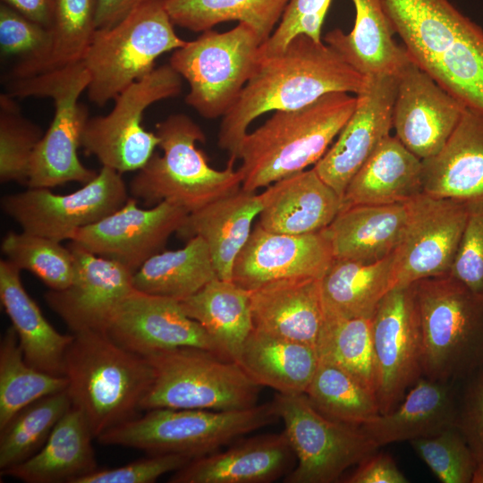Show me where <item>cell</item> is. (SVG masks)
Returning <instances> with one entry per match:
<instances>
[{
	"mask_svg": "<svg viewBox=\"0 0 483 483\" xmlns=\"http://www.w3.org/2000/svg\"><path fill=\"white\" fill-rule=\"evenodd\" d=\"M367 80L325 42L299 35L283 51L262 54L239 98L222 117L218 147L236 161L248 128L258 116L301 108L332 92L357 95Z\"/></svg>",
	"mask_w": 483,
	"mask_h": 483,
	"instance_id": "1",
	"label": "cell"
},
{
	"mask_svg": "<svg viewBox=\"0 0 483 483\" xmlns=\"http://www.w3.org/2000/svg\"><path fill=\"white\" fill-rule=\"evenodd\" d=\"M410 59L483 117V30L449 0H383Z\"/></svg>",
	"mask_w": 483,
	"mask_h": 483,
	"instance_id": "2",
	"label": "cell"
},
{
	"mask_svg": "<svg viewBox=\"0 0 483 483\" xmlns=\"http://www.w3.org/2000/svg\"><path fill=\"white\" fill-rule=\"evenodd\" d=\"M355 106L356 96L332 92L301 108L274 112L241 143L242 188L257 191L315 165Z\"/></svg>",
	"mask_w": 483,
	"mask_h": 483,
	"instance_id": "3",
	"label": "cell"
},
{
	"mask_svg": "<svg viewBox=\"0 0 483 483\" xmlns=\"http://www.w3.org/2000/svg\"><path fill=\"white\" fill-rule=\"evenodd\" d=\"M72 334L64 356L66 390L97 438L137 417L154 369L146 357L122 347L106 331Z\"/></svg>",
	"mask_w": 483,
	"mask_h": 483,
	"instance_id": "4",
	"label": "cell"
},
{
	"mask_svg": "<svg viewBox=\"0 0 483 483\" xmlns=\"http://www.w3.org/2000/svg\"><path fill=\"white\" fill-rule=\"evenodd\" d=\"M158 147L131 179V197L148 206L170 201L189 213L230 195L242 188V174L234 169V160L217 170L208 165L206 155L197 148L206 136L188 115L174 114L156 125Z\"/></svg>",
	"mask_w": 483,
	"mask_h": 483,
	"instance_id": "5",
	"label": "cell"
},
{
	"mask_svg": "<svg viewBox=\"0 0 483 483\" xmlns=\"http://www.w3.org/2000/svg\"><path fill=\"white\" fill-rule=\"evenodd\" d=\"M413 286L422 334V377L463 382L483 368V294L449 275Z\"/></svg>",
	"mask_w": 483,
	"mask_h": 483,
	"instance_id": "6",
	"label": "cell"
},
{
	"mask_svg": "<svg viewBox=\"0 0 483 483\" xmlns=\"http://www.w3.org/2000/svg\"><path fill=\"white\" fill-rule=\"evenodd\" d=\"M279 419L274 400L236 411L157 408L102 433V445L196 459Z\"/></svg>",
	"mask_w": 483,
	"mask_h": 483,
	"instance_id": "7",
	"label": "cell"
},
{
	"mask_svg": "<svg viewBox=\"0 0 483 483\" xmlns=\"http://www.w3.org/2000/svg\"><path fill=\"white\" fill-rule=\"evenodd\" d=\"M90 80L83 60L34 76L9 81L13 97H49L54 102L52 122L33 154L28 187L54 188L66 182L85 184L97 172L86 167L78 149L89 120V112L80 96Z\"/></svg>",
	"mask_w": 483,
	"mask_h": 483,
	"instance_id": "8",
	"label": "cell"
},
{
	"mask_svg": "<svg viewBox=\"0 0 483 483\" xmlns=\"http://www.w3.org/2000/svg\"><path fill=\"white\" fill-rule=\"evenodd\" d=\"M164 0H149L116 24L97 29L83 62L89 99L102 106L151 72L156 60L187 41L174 28Z\"/></svg>",
	"mask_w": 483,
	"mask_h": 483,
	"instance_id": "9",
	"label": "cell"
},
{
	"mask_svg": "<svg viewBox=\"0 0 483 483\" xmlns=\"http://www.w3.org/2000/svg\"><path fill=\"white\" fill-rule=\"evenodd\" d=\"M154 381L140 411L157 408L236 411L257 405L261 386L233 360L194 347L146 357Z\"/></svg>",
	"mask_w": 483,
	"mask_h": 483,
	"instance_id": "10",
	"label": "cell"
},
{
	"mask_svg": "<svg viewBox=\"0 0 483 483\" xmlns=\"http://www.w3.org/2000/svg\"><path fill=\"white\" fill-rule=\"evenodd\" d=\"M263 42L239 22L218 32L208 30L174 50L169 64L189 84L185 101L207 119L223 117L255 72Z\"/></svg>",
	"mask_w": 483,
	"mask_h": 483,
	"instance_id": "11",
	"label": "cell"
},
{
	"mask_svg": "<svg viewBox=\"0 0 483 483\" xmlns=\"http://www.w3.org/2000/svg\"><path fill=\"white\" fill-rule=\"evenodd\" d=\"M298 463L286 483H335L343 472L378 450L359 426L318 411L305 394H276L273 399Z\"/></svg>",
	"mask_w": 483,
	"mask_h": 483,
	"instance_id": "12",
	"label": "cell"
},
{
	"mask_svg": "<svg viewBox=\"0 0 483 483\" xmlns=\"http://www.w3.org/2000/svg\"><path fill=\"white\" fill-rule=\"evenodd\" d=\"M182 77L169 64L156 67L114 99L106 115L89 118L81 138L86 154L120 174L141 169L158 147L156 132L142 126L145 110L181 93Z\"/></svg>",
	"mask_w": 483,
	"mask_h": 483,
	"instance_id": "13",
	"label": "cell"
},
{
	"mask_svg": "<svg viewBox=\"0 0 483 483\" xmlns=\"http://www.w3.org/2000/svg\"><path fill=\"white\" fill-rule=\"evenodd\" d=\"M129 199L122 174L106 166L79 190L65 195L49 188H30L4 196L3 211L22 231L71 241L74 233L120 208Z\"/></svg>",
	"mask_w": 483,
	"mask_h": 483,
	"instance_id": "14",
	"label": "cell"
},
{
	"mask_svg": "<svg viewBox=\"0 0 483 483\" xmlns=\"http://www.w3.org/2000/svg\"><path fill=\"white\" fill-rule=\"evenodd\" d=\"M379 412L395 408L423 376V344L413 284L394 287L371 317Z\"/></svg>",
	"mask_w": 483,
	"mask_h": 483,
	"instance_id": "15",
	"label": "cell"
},
{
	"mask_svg": "<svg viewBox=\"0 0 483 483\" xmlns=\"http://www.w3.org/2000/svg\"><path fill=\"white\" fill-rule=\"evenodd\" d=\"M407 206L405 231L394 251L395 287L449 275L468 216V200L424 192Z\"/></svg>",
	"mask_w": 483,
	"mask_h": 483,
	"instance_id": "16",
	"label": "cell"
},
{
	"mask_svg": "<svg viewBox=\"0 0 483 483\" xmlns=\"http://www.w3.org/2000/svg\"><path fill=\"white\" fill-rule=\"evenodd\" d=\"M188 215L186 209L170 201L141 208L137 199L129 197L117 210L76 231L70 242L94 255L118 262L134 273L147 259L161 251Z\"/></svg>",
	"mask_w": 483,
	"mask_h": 483,
	"instance_id": "17",
	"label": "cell"
},
{
	"mask_svg": "<svg viewBox=\"0 0 483 483\" xmlns=\"http://www.w3.org/2000/svg\"><path fill=\"white\" fill-rule=\"evenodd\" d=\"M397 76L368 77L354 110L335 142L314 165L320 178L342 199L360 167L390 135Z\"/></svg>",
	"mask_w": 483,
	"mask_h": 483,
	"instance_id": "18",
	"label": "cell"
},
{
	"mask_svg": "<svg viewBox=\"0 0 483 483\" xmlns=\"http://www.w3.org/2000/svg\"><path fill=\"white\" fill-rule=\"evenodd\" d=\"M106 332L122 347L144 357L182 347L223 357L216 342L184 312L179 301L136 290L117 307Z\"/></svg>",
	"mask_w": 483,
	"mask_h": 483,
	"instance_id": "19",
	"label": "cell"
},
{
	"mask_svg": "<svg viewBox=\"0 0 483 483\" xmlns=\"http://www.w3.org/2000/svg\"><path fill=\"white\" fill-rule=\"evenodd\" d=\"M68 247L74 257L72 281L63 290L47 292L45 301L72 333L106 331L117 307L134 290L133 272L72 242Z\"/></svg>",
	"mask_w": 483,
	"mask_h": 483,
	"instance_id": "20",
	"label": "cell"
},
{
	"mask_svg": "<svg viewBox=\"0 0 483 483\" xmlns=\"http://www.w3.org/2000/svg\"><path fill=\"white\" fill-rule=\"evenodd\" d=\"M333 260L325 229L285 234L266 231L257 224L234 262L232 281L252 291L281 280L321 279Z\"/></svg>",
	"mask_w": 483,
	"mask_h": 483,
	"instance_id": "21",
	"label": "cell"
},
{
	"mask_svg": "<svg viewBox=\"0 0 483 483\" xmlns=\"http://www.w3.org/2000/svg\"><path fill=\"white\" fill-rule=\"evenodd\" d=\"M465 108L411 60L397 75L393 128L421 160L443 148Z\"/></svg>",
	"mask_w": 483,
	"mask_h": 483,
	"instance_id": "22",
	"label": "cell"
},
{
	"mask_svg": "<svg viewBox=\"0 0 483 483\" xmlns=\"http://www.w3.org/2000/svg\"><path fill=\"white\" fill-rule=\"evenodd\" d=\"M295 454L283 431L236 439L225 451L192 459L169 483H269L288 474Z\"/></svg>",
	"mask_w": 483,
	"mask_h": 483,
	"instance_id": "23",
	"label": "cell"
},
{
	"mask_svg": "<svg viewBox=\"0 0 483 483\" xmlns=\"http://www.w3.org/2000/svg\"><path fill=\"white\" fill-rule=\"evenodd\" d=\"M259 193L258 225L285 234H306L326 228L341 210L342 199L314 168L282 178Z\"/></svg>",
	"mask_w": 483,
	"mask_h": 483,
	"instance_id": "24",
	"label": "cell"
},
{
	"mask_svg": "<svg viewBox=\"0 0 483 483\" xmlns=\"http://www.w3.org/2000/svg\"><path fill=\"white\" fill-rule=\"evenodd\" d=\"M250 293L254 328L317 347L325 321L320 279L276 281Z\"/></svg>",
	"mask_w": 483,
	"mask_h": 483,
	"instance_id": "25",
	"label": "cell"
},
{
	"mask_svg": "<svg viewBox=\"0 0 483 483\" xmlns=\"http://www.w3.org/2000/svg\"><path fill=\"white\" fill-rule=\"evenodd\" d=\"M458 394L455 382L421 377L400 403L360 426L380 447L429 436L455 425Z\"/></svg>",
	"mask_w": 483,
	"mask_h": 483,
	"instance_id": "26",
	"label": "cell"
},
{
	"mask_svg": "<svg viewBox=\"0 0 483 483\" xmlns=\"http://www.w3.org/2000/svg\"><path fill=\"white\" fill-rule=\"evenodd\" d=\"M422 183L423 192L433 197H483V117L464 109L443 148L422 160Z\"/></svg>",
	"mask_w": 483,
	"mask_h": 483,
	"instance_id": "27",
	"label": "cell"
},
{
	"mask_svg": "<svg viewBox=\"0 0 483 483\" xmlns=\"http://www.w3.org/2000/svg\"><path fill=\"white\" fill-rule=\"evenodd\" d=\"M355 20L349 33L335 29L324 42L365 77L397 76L411 60L394 38L395 30L383 0H351Z\"/></svg>",
	"mask_w": 483,
	"mask_h": 483,
	"instance_id": "28",
	"label": "cell"
},
{
	"mask_svg": "<svg viewBox=\"0 0 483 483\" xmlns=\"http://www.w3.org/2000/svg\"><path fill=\"white\" fill-rule=\"evenodd\" d=\"M261 208L259 193L241 188L189 213L176 233L187 240L200 236L207 243L218 278L232 280L234 262Z\"/></svg>",
	"mask_w": 483,
	"mask_h": 483,
	"instance_id": "29",
	"label": "cell"
},
{
	"mask_svg": "<svg viewBox=\"0 0 483 483\" xmlns=\"http://www.w3.org/2000/svg\"><path fill=\"white\" fill-rule=\"evenodd\" d=\"M407 202L340 210L325 228L334 259L374 263L394 253L405 231Z\"/></svg>",
	"mask_w": 483,
	"mask_h": 483,
	"instance_id": "30",
	"label": "cell"
},
{
	"mask_svg": "<svg viewBox=\"0 0 483 483\" xmlns=\"http://www.w3.org/2000/svg\"><path fill=\"white\" fill-rule=\"evenodd\" d=\"M93 438L85 416L72 405L38 452L1 475L25 483H75L98 469Z\"/></svg>",
	"mask_w": 483,
	"mask_h": 483,
	"instance_id": "31",
	"label": "cell"
},
{
	"mask_svg": "<svg viewBox=\"0 0 483 483\" xmlns=\"http://www.w3.org/2000/svg\"><path fill=\"white\" fill-rule=\"evenodd\" d=\"M20 272L7 259L0 260L1 304L17 334L24 359L41 371L64 376V356L73 334H61L51 326L24 289Z\"/></svg>",
	"mask_w": 483,
	"mask_h": 483,
	"instance_id": "32",
	"label": "cell"
},
{
	"mask_svg": "<svg viewBox=\"0 0 483 483\" xmlns=\"http://www.w3.org/2000/svg\"><path fill=\"white\" fill-rule=\"evenodd\" d=\"M423 193L422 160L389 135L348 184L341 210L357 205L405 203Z\"/></svg>",
	"mask_w": 483,
	"mask_h": 483,
	"instance_id": "33",
	"label": "cell"
},
{
	"mask_svg": "<svg viewBox=\"0 0 483 483\" xmlns=\"http://www.w3.org/2000/svg\"><path fill=\"white\" fill-rule=\"evenodd\" d=\"M236 362L259 386L305 394L319 363L317 347L253 328Z\"/></svg>",
	"mask_w": 483,
	"mask_h": 483,
	"instance_id": "34",
	"label": "cell"
},
{
	"mask_svg": "<svg viewBox=\"0 0 483 483\" xmlns=\"http://www.w3.org/2000/svg\"><path fill=\"white\" fill-rule=\"evenodd\" d=\"M395 253L374 262L334 259L320 279L326 317L371 318L396 286Z\"/></svg>",
	"mask_w": 483,
	"mask_h": 483,
	"instance_id": "35",
	"label": "cell"
},
{
	"mask_svg": "<svg viewBox=\"0 0 483 483\" xmlns=\"http://www.w3.org/2000/svg\"><path fill=\"white\" fill-rule=\"evenodd\" d=\"M180 303L216 342L221 355L236 361L254 328L250 291L217 277Z\"/></svg>",
	"mask_w": 483,
	"mask_h": 483,
	"instance_id": "36",
	"label": "cell"
},
{
	"mask_svg": "<svg viewBox=\"0 0 483 483\" xmlns=\"http://www.w3.org/2000/svg\"><path fill=\"white\" fill-rule=\"evenodd\" d=\"M207 243L200 236L184 247L160 251L133 273V289L150 295L182 301L217 278Z\"/></svg>",
	"mask_w": 483,
	"mask_h": 483,
	"instance_id": "37",
	"label": "cell"
},
{
	"mask_svg": "<svg viewBox=\"0 0 483 483\" xmlns=\"http://www.w3.org/2000/svg\"><path fill=\"white\" fill-rule=\"evenodd\" d=\"M290 0H164L172 22L203 32L236 21L254 30L263 44L278 25Z\"/></svg>",
	"mask_w": 483,
	"mask_h": 483,
	"instance_id": "38",
	"label": "cell"
},
{
	"mask_svg": "<svg viewBox=\"0 0 483 483\" xmlns=\"http://www.w3.org/2000/svg\"><path fill=\"white\" fill-rule=\"evenodd\" d=\"M68 382L30 365L13 326L0 342V428L19 411L47 395L64 391Z\"/></svg>",
	"mask_w": 483,
	"mask_h": 483,
	"instance_id": "39",
	"label": "cell"
},
{
	"mask_svg": "<svg viewBox=\"0 0 483 483\" xmlns=\"http://www.w3.org/2000/svg\"><path fill=\"white\" fill-rule=\"evenodd\" d=\"M305 394L322 414L347 424L360 427L380 413L372 390L341 367L320 358Z\"/></svg>",
	"mask_w": 483,
	"mask_h": 483,
	"instance_id": "40",
	"label": "cell"
},
{
	"mask_svg": "<svg viewBox=\"0 0 483 483\" xmlns=\"http://www.w3.org/2000/svg\"><path fill=\"white\" fill-rule=\"evenodd\" d=\"M72 405L65 389L42 397L19 411L0 428L1 472L38 452Z\"/></svg>",
	"mask_w": 483,
	"mask_h": 483,
	"instance_id": "41",
	"label": "cell"
},
{
	"mask_svg": "<svg viewBox=\"0 0 483 483\" xmlns=\"http://www.w3.org/2000/svg\"><path fill=\"white\" fill-rule=\"evenodd\" d=\"M317 349L320 359L341 367L376 394L371 318L325 316Z\"/></svg>",
	"mask_w": 483,
	"mask_h": 483,
	"instance_id": "42",
	"label": "cell"
},
{
	"mask_svg": "<svg viewBox=\"0 0 483 483\" xmlns=\"http://www.w3.org/2000/svg\"><path fill=\"white\" fill-rule=\"evenodd\" d=\"M1 250L21 271L34 274L50 290L68 287L73 278L74 257L61 242L27 232L7 233Z\"/></svg>",
	"mask_w": 483,
	"mask_h": 483,
	"instance_id": "43",
	"label": "cell"
},
{
	"mask_svg": "<svg viewBox=\"0 0 483 483\" xmlns=\"http://www.w3.org/2000/svg\"><path fill=\"white\" fill-rule=\"evenodd\" d=\"M97 0L53 1L52 47L37 74L83 59L97 30Z\"/></svg>",
	"mask_w": 483,
	"mask_h": 483,
	"instance_id": "44",
	"label": "cell"
},
{
	"mask_svg": "<svg viewBox=\"0 0 483 483\" xmlns=\"http://www.w3.org/2000/svg\"><path fill=\"white\" fill-rule=\"evenodd\" d=\"M44 133L25 118L14 97L0 96V182L28 185L30 162Z\"/></svg>",
	"mask_w": 483,
	"mask_h": 483,
	"instance_id": "45",
	"label": "cell"
},
{
	"mask_svg": "<svg viewBox=\"0 0 483 483\" xmlns=\"http://www.w3.org/2000/svg\"><path fill=\"white\" fill-rule=\"evenodd\" d=\"M52 35L47 28L11 6L0 4V48L4 56L18 57L10 80L36 75L47 58Z\"/></svg>",
	"mask_w": 483,
	"mask_h": 483,
	"instance_id": "46",
	"label": "cell"
},
{
	"mask_svg": "<svg viewBox=\"0 0 483 483\" xmlns=\"http://www.w3.org/2000/svg\"><path fill=\"white\" fill-rule=\"evenodd\" d=\"M410 444L441 482L471 483L477 463L455 425Z\"/></svg>",
	"mask_w": 483,
	"mask_h": 483,
	"instance_id": "47",
	"label": "cell"
},
{
	"mask_svg": "<svg viewBox=\"0 0 483 483\" xmlns=\"http://www.w3.org/2000/svg\"><path fill=\"white\" fill-rule=\"evenodd\" d=\"M330 4L331 0H290L275 30L262 45V54L283 51L299 35L322 41V26Z\"/></svg>",
	"mask_w": 483,
	"mask_h": 483,
	"instance_id": "48",
	"label": "cell"
},
{
	"mask_svg": "<svg viewBox=\"0 0 483 483\" xmlns=\"http://www.w3.org/2000/svg\"><path fill=\"white\" fill-rule=\"evenodd\" d=\"M449 275L483 294V197L468 200V216Z\"/></svg>",
	"mask_w": 483,
	"mask_h": 483,
	"instance_id": "49",
	"label": "cell"
},
{
	"mask_svg": "<svg viewBox=\"0 0 483 483\" xmlns=\"http://www.w3.org/2000/svg\"><path fill=\"white\" fill-rule=\"evenodd\" d=\"M455 426L476 461L471 483H483V368L463 381Z\"/></svg>",
	"mask_w": 483,
	"mask_h": 483,
	"instance_id": "50",
	"label": "cell"
},
{
	"mask_svg": "<svg viewBox=\"0 0 483 483\" xmlns=\"http://www.w3.org/2000/svg\"><path fill=\"white\" fill-rule=\"evenodd\" d=\"M191 460L181 454H149L121 467L97 469L75 483H153L161 476L178 470Z\"/></svg>",
	"mask_w": 483,
	"mask_h": 483,
	"instance_id": "51",
	"label": "cell"
},
{
	"mask_svg": "<svg viewBox=\"0 0 483 483\" xmlns=\"http://www.w3.org/2000/svg\"><path fill=\"white\" fill-rule=\"evenodd\" d=\"M344 482L407 483L409 480L390 454L376 451L362 460Z\"/></svg>",
	"mask_w": 483,
	"mask_h": 483,
	"instance_id": "52",
	"label": "cell"
},
{
	"mask_svg": "<svg viewBox=\"0 0 483 483\" xmlns=\"http://www.w3.org/2000/svg\"><path fill=\"white\" fill-rule=\"evenodd\" d=\"M149 0H97V29L111 27Z\"/></svg>",
	"mask_w": 483,
	"mask_h": 483,
	"instance_id": "53",
	"label": "cell"
},
{
	"mask_svg": "<svg viewBox=\"0 0 483 483\" xmlns=\"http://www.w3.org/2000/svg\"><path fill=\"white\" fill-rule=\"evenodd\" d=\"M54 0H1L32 21L50 28Z\"/></svg>",
	"mask_w": 483,
	"mask_h": 483,
	"instance_id": "54",
	"label": "cell"
}]
</instances>
